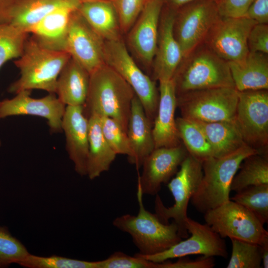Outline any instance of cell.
<instances>
[{
	"label": "cell",
	"mask_w": 268,
	"mask_h": 268,
	"mask_svg": "<svg viewBox=\"0 0 268 268\" xmlns=\"http://www.w3.org/2000/svg\"><path fill=\"white\" fill-rule=\"evenodd\" d=\"M134 95L130 85L104 64L90 73L87 96L83 106L84 113L87 118L93 114L110 117L127 133Z\"/></svg>",
	"instance_id": "obj_1"
},
{
	"label": "cell",
	"mask_w": 268,
	"mask_h": 268,
	"mask_svg": "<svg viewBox=\"0 0 268 268\" xmlns=\"http://www.w3.org/2000/svg\"><path fill=\"white\" fill-rule=\"evenodd\" d=\"M70 58L67 52L48 49L32 37L28 38L22 55L14 62L20 76L9 86L8 91L15 94L38 89L56 94L58 77Z\"/></svg>",
	"instance_id": "obj_2"
},
{
	"label": "cell",
	"mask_w": 268,
	"mask_h": 268,
	"mask_svg": "<svg viewBox=\"0 0 268 268\" xmlns=\"http://www.w3.org/2000/svg\"><path fill=\"white\" fill-rule=\"evenodd\" d=\"M259 154L247 144L221 157H210L202 162L203 176L191 202L204 213L230 200L232 180L242 161L248 156Z\"/></svg>",
	"instance_id": "obj_3"
},
{
	"label": "cell",
	"mask_w": 268,
	"mask_h": 268,
	"mask_svg": "<svg viewBox=\"0 0 268 268\" xmlns=\"http://www.w3.org/2000/svg\"><path fill=\"white\" fill-rule=\"evenodd\" d=\"M172 79L176 96L199 89L235 88L228 62L203 43L183 58Z\"/></svg>",
	"instance_id": "obj_4"
},
{
	"label": "cell",
	"mask_w": 268,
	"mask_h": 268,
	"mask_svg": "<svg viewBox=\"0 0 268 268\" xmlns=\"http://www.w3.org/2000/svg\"><path fill=\"white\" fill-rule=\"evenodd\" d=\"M139 210L136 215L126 214L116 218L113 225L129 234L142 255H151L163 252L182 240L177 224L173 221L161 222L155 213L146 210L142 193L137 190Z\"/></svg>",
	"instance_id": "obj_5"
},
{
	"label": "cell",
	"mask_w": 268,
	"mask_h": 268,
	"mask_svg": "<svg viewBox=\"0 0 268 268\" xmlns=\"http://www.w3.org/2000/svg\"><path fill=\"white\" fill-rule=\"evenodd\" d=\"M180 167L175 177L167 185L174 200V204L166 207L157 194L154 209L156 215L163 223L168 224L169 219H173L178 226L180 236L187 238L189 233L185 223L188 204L201 183L203 171L202 162L189 153Z\"/></svg>",
	"instance_id": "obj_6"
},
{
	"label": "cell",
	"mask_w": 268,
	"mask_h": 268,
	"mask_svg": "<svg viewBox=\"0 0 268 268\" xmlns=\"http://www.w3.org/2000/svg\"><path fill=\"white\" fill-rule=\"evenodd\" d=\"M238 99L235 88L202 89L177 96V107L182 117L193 121H234Z\"/></svg>",
	"instance_id": "obj_7"
},
{
	"label": "cell",
	"mask_w": 268,
	"mask_h": 268,
	"mask_svg": "<svg viewBox=\"0 0 268 268\" xmlns=\"http://www.w3.org/2000/svg\"><path fill=\"white\" fill-rule=\"evenodd\" d=\"M104 59L105 64L116 71L132 88L153 126L159 98L155 81L139 68L121 38L105 41Z\"/></svg>",
	"instance_id": "obj_8"
},
{
	"label": "cell",
	"mask_w": 268,
	"mask_h": 268,
	"mask_svg": "<svg viewBox=\"0 0 268 268\" xmlns=\"http://www.w3.org/2000/svg\"><path fill=\"white\" fill-rule=\"evenodd\" d=\"M234 122L246 144L268 157V89L238 91Z\"/></svg>",
	"instance_id": "obj_9"
},
{
	"label": "cell",
	"mask_w": 268,
	"mask_h": 268,
	"mask_svg": "<svg viewBox=\"0 0 268 268\" xmlns=\"http://www.w3.org/2000/svg\"><path fill=\"white\" fill-rule=\"evenodd\" d=\"M204 214L205 223L222 238L258 245L268 239L264 224L246 207L231 200Z\"/></svg>",
	"instance_id": "obj_10"
},
{
	"label": "cell",
	"mask_w": 268,
	"mask_h": 268,
	"mask_svg": "<svg viewBox=\"0 0 268 268\" xmlns=\"http://www.w3.org/2000/svg\"><path fill=\"white\" fill-rule=\"evenodd\" d=\"M220 16L217 0L193 1L176 10L173 31L183 58L203 42Z\"/></svg>",
	"instance_id": "obj_11"
},
{
	"label": "cell",
	"mask_w": 268,
	"mask_h": 268,
	"mask_svg": "<svg viewBox=\"0 0 268 268\" xmlns=\"http://www.w3.org/2000/svg\"><path fill=\"white\" fill-rule=\"evenodd\" d=\"M186 228L191 236L180 241L168 249L153 255L138 256L151 262L160 263L174 258L192 255L204 257H228L225 241L206 223L201 224L188 217Z\"/></svg>",
	"instance_id": "obj_12"
},
{
	"label": "cell",
	"mask_w": 268,
	"mask_h": 268,
	"mask_svg": "<svg viewBox=\"0 0 268 268\" xmlns=\"http://www.w3.org/2000/svg\"><path fill=\"white\" fill-rule=\"evenodd\" d=\"M257 23L245 16H220L209 29L203 43L228 62L240 60L249 52L248 36Z\"/></svg>",
	"instance_id": "obj_13"
},
{
	"label": "cell",
	"mask_w": 268,
	"mask_h": 268,
	"mask_svg": "<svg viewBox=\"0 0 268 268\" xmlns=\"http://www.w3.org/2000/svg\"><path fill=\"white\" fill-rule=\"evenodd\" d=\"M188 154L182 143L173 147L155 148L145 159L142 174L137 179V190L142 194L156 196L161 185L167 183L177 172Z\"/></svg>",
	"instance_id": "obj_14"
},
{
	"label": "cell",
	"mask_w": 268,
	"mask_h": 268,
	"mask_svg": "<svg viewBox=\"0 0 268 268\" xmlns=\"http://www.w3.org/2000/svg\"><path fill=\"white\" fill-rule=\"evenodd\" d=\"M104 42L77 9L72 13L68 29L66 51L89 73L105 64Z\"/></svg>",
	"instance_id": "obj_15"
},
{
	"label": "cell",
	"mask_w": 268,
	"mask_h": 268,
	"mask_svg": "<svg viewBox=\"0 0 268 268\" xmlns=\"http://www.w3.org/2000/svg\"><path fill=\"white\" fill-rule=\"evenodd\" d=\"M31 90H23L11 99L0 101V119L18 115L36 116L46 119L52 133L60 132L66 105L55 93L40 98L31 96Z\"/></svg>",
	"instance_id": "obj_16"
},
{
	"label": "cell",
	"mask_w": 268,
	"mask_h": 268,
	"mask_svg": "<svg viewBox=\"0 0 268 268\" xmlns=\"http://www.w3.org/2000/svg\"><path fill=\"white\" fill-rule=\"evenodd\" d=\"M176 10L166 6L162 9L156 50L152 62L154 80L172 79L183 59L181 48L173 31Z\"/></svg>",
	"instance_id": "obj_17"
},
{
	"label": "cell",
	"mask_w": 268,
	"mask_h": 268,
	"mask_svg": "<svg viewBox=\"0 0 268 268\" xmlns=\"http://www.w3.org/2000/svg\"><path fill=\"white\" fill-rule=\"evenodd\" d=\"M162 0H148L129 30L128 43L137 57L151 65L156 50Z\"/></svg>",
	"instance_id": "obj_18"
},
{
	"label": "cell",
	"mask_w": 268,
	"mask_h": 268,
	"mask_svg": "<svg viewBox=\"0 0 268 268\" xmlns=\"http://www.w3.org/2000/svg\"><path fill=\"white\" fill-rule=\"evenodd\" d=\"M66 150L76 172L87 175L88 155V119L83 106H67L63 118Z\"/></svg>",
	"instance_id": "obj_19"
},
{
	"label": "cell",
	"mask_w": 268,
	"mask_h": 268,
	"mask_svg": "<svg viewBox=\"0 0 268 268\" xmlns=\"http://www.w3.org/2000/svg\"><path fill=\"white\" fill-rule=\"evenodd\" d=\"M159 103L152 126L155 148L182 143L176 124L177 96L173 79L159 81Z\"/></svg>",
	"instance_id": "obj_20"
},
{
	"label": "cell",
	"mask_w": 268,
	"mask_h": 268,
	"mask_svg": "<svg viewBox=\"0 0 268 268\" xmlns=\"http://www.w3.org/2000/svg\"><path fill=\"white\" fill-rule=\"evenodd\" d=\"M127 135L132 150V155L128 161L138 170L145 159L155 149V145L152 125L135 94L132 102Z\"/></svg>",
	"instance_id": "obj_21"
},
{
	"label": "cell",
	"mask_w": 268,
	"mask_h": 268,
	"mask_svg": "<svg viewBox=\"0 0 268 268\" xmlns=\"http://www.w3.org/2000/svg\"><path fill=\"white\" fill-rule=\"evenodd\" d=\"M79 6L67 5L56 9L35 25L29 33L32 34V37L44 48L67 52V39L70 17Z\"/></svg>",
	"instance_id": "obj_22"
},
{
	"label": "cell",
	"mask_w": 268,
	"mask_h": 268,
	"mask_svg": "<svg viewBox=\"0 0 268 268\" xmlns=\"http://www.w3.org/2000/svg\"><path fill=\"white\" fill-rule=\"evenodd\" d=\"M228 63L237 91L268 89L267 54L249 52L244 58Z\"/></svg>",
	"instance_id": "obj_23"
},
{
	"label": "cell",
	"mask_w": 268,
	"mask_h": 268,
	"mask_svg": "<svg viewBox=\"0 0 268 268\" xmlns=\"http://www.w3.org/2000/svg\"><path fill=\"white\" fill-rule=\"evenodd\" d=\"M90 73L70 57L57 80L56 94L66 106H83L87 96Z\"/></svg>",
	"instance_id": "obj_24"
},
{
	"label": "cell",
	"mask_w": 268,
	"mask_h": 268,
	"mask_svg": "<svg viewBox=\"0 0 268 268\" xmlns=\"http://www.w3.org/2000/svg\"><path fill=\"white\" fill-rule=\"evenodd\" d=\"M77 10L104 41L121 38L120 21L111 0L82 3Z\"/></svg>",
	"instance_id": "obj_25"
},
{
	"label": "cell",
	"mask_w": 268,
	"mask_h": 268,
	"mask_svg": "<svg viewBox=\"0 0 268 268\" xmlns=\"http://www.w3.org/2000/svg\"><path fill=\"white\" fill-rule=\"evenodd\" d=\"M88 155L87 175L90 180L108 171L116 157L103 134L100 117L93 114L88 117Z\"/></svg>",
	"instance_id": "obj_26"
},
{
	"label": "cell",
	"mask_w": 268,
	"mask_h": 268,
	"mask_svg": "<svg viewBox=\"0 0 268 268\" xmlns=\"http://www.w3.org/2000/svg\"><path fill=\"white\" fill-rule=\"evenodd\" d=\"M80 4L79 0H17L11 11L9 22L29 34L35 25L56 9Z\"/></svg>",
	"instance_id": "obj_27"
},
{
	"label": "cell",
	"mask_w": 268,
	"mask_h": 268,
	"mask_svg": "<svg viewBox=\"0 0 268 268\" xmlns=\"http://www.w3.org/2000/svg\"><path fill=\"white\" fill-rule=\"evenodd\" d=\"M194 122L204 134L214 157L228 155L246 145L234 121Z\"/></svg>",
	"instance_id": "obj_28"
},
{
	"label": "cell",
	"mask_w": 268,
	"mask_h": 268,
	"mask_svg": "<svg viewBox=\"0 0 268 268\" xmlns=\"http://www.w3.org/2000/svg\"><path fill=\"white\" fill-rule=\"evenodd\" d=\"M268 184V157L259 154L246 157L235 175L230 187L236 193L249 186Z\"/></svg>",
	"instance_id": "obj_29"
},
{
	"label": "cell",
	"mask_w": 268,
	"mask_h": 268,
	"mask_svg": "<svg viewBox=\"0 0 268 268\" xmlns=\"http://www.w3.org/2000/svg\"><path fill=\"white\" fill-rule=\"evenodd\" d=\"M178 134L188 153L201 162L213 157L211 146L201 129L194 121L176 119Z\"/></svg>",
	"instance_id": "obj_30"
},
{
	"label": "cell",
	"mask_w": 268,
	"mask_h": 268,
	"mask_svg": "<svg viewBox=\"0 0 268 268\" xmlns=\"http://www.w3.org/2000/svg\"><path fill=\"white\" fill-rule=\"evenodd\" d=\"M243 205L263 224L268 222V184L249 186L230 198Z\"/></svg>",
	"instance_id": "obj_31"
},
{
	"label": "cell",
	"mask_w": 268,
	"mask_h": 268,
	"mask_svg": "<svg viewBox=\"0 0 268 268\" xmlns=\"http://www.w3.org/2000/svg\"><path fill=\"white\" fill-rule=\"evenodd\" d=\"M28 34L10 22L0 23V68L21 56Z\"/></svg>",
	"instance_id": "obj_32"
},
{
	"label": "cell",
	"mask_w": 268,
	"mask_h": 268,
	"mask_svg": "<svg viewBox=\"0 0 268 268\" xmlns=\"http://www.w3.org/2000/svg\"><path fill=\"white\" fill-rule=\"evenodd\" d=\"M232 253L227 268H260L262 258L259 245L230 239Z\"/></svg>",
	"instance_id": "obj_33"
},
{
	"label": "cell",
	"mask_w": 268,
	"mask_h": 268,
	"mask_svg": "<svg viewBox=\"0 0 268 268\" xmlns=\"http://www.w3.org/2000/svg\"><path fill=\"white\" fill-rule=\"evenodd\" d=\"M18 264L26 268H98V261H86L56 255L43 257L30 253Z\"/></svg>",
	"instance_id": "obj_34"
},
{
	"label": "cell",
	"mask_w": 268,
	"mask_h": 268,
	"mask_svg": "<svg viewBox=\"0 0 268 268\" xmlns=\"http://www.w3.org/2000/svg\"><path fill=\"white\" fill-rule=\"evenodd\" d=\"M29 253L25 246L13 236L6 226H0V268L18 264Z\"/></svg>",
	"instance_id": "obj_35"
},
{
	"label": "cell",
	"mask_w": 268,
	"mask_h": 268,
	"mask_svg": "<svg viewBox=\"0 0 268 268\" xmlns=\"http://www.w3.org/2000/svg\"><path fill=\"white\" fill-rule=\"evenodd\" d=\"M103 134L107 143L116 154L132 155L127 133L114 119L106 116H99Z\"/></svg>",
	"instance_id": "obj_36"
},
{
	"label": "cell",
	"mask_w": 268,
	"mask_h": 268,
	"mask_svg": "<svg viewBox=\"0 0 268 268\" xmlns=\"http://www.w3.org/2000/svg\"><path fill=\"white\" fill-rule=\"evenodd\" d=\"M117 12L121 31L127 32L132 27L148 0H111Z\"/></svg>",
	"instance_id": "obj_37"
},
{
	"label": "cell",
	"mask_w": 268,
	"mask_h": 268,
	"mask_svg": "<svg viewBox=\"0 0 268 268\" xmlns=\"http://www.w3.org/2000/svg\"><path fill=\"white\" fill-rule=\"evenodd\" d=\"M155 263L134 254L130 256L115 252L106 259L98 261V268H155Z\"/></svg>",
	"instance_id": "obj_38"
},
{
	"label": "cell",
	"mask_w": 268,
	"mask_h": 268,
	"mask_svg": "<svg viewBox=\"0 0 268 268\" xmlns=\"http://www.w3.org/2000/svg\"><path fill=\"white\" fill-rule=\"evenodd\" d=\"M249 52L268 54V25L256 24L251 29L247 39Z\"/></svg>",
	"instance_id": "obj_39"
},
{
	"label": "cell",
	"mask_w": 268,
	"mask_h": 268,
	"mask_svg": "<svg viewBox=\"0 0 268 268\" xmlns=\"http://www.w3.org/2000/svg\"><path fill=\"white\" fill-rule=\"evenodd\" d=\"M215 265L213 257L202 256L196 260H192L185 257L179 258L174 263L165 261L156 263L155 268H212Z\"/></svg>",
	"instance_id": "obj_40"
},
{
	"label": "cell",
	"mask_w": 268,
	"mask_h": 268,
	"mask_svg": "<svg viewBox=\"0 0 268 268\" xmlns=\"http://www.w3.org/2000/svg\"><path fill=\"white\" fill-rule=\"evenodd\" d=\"M255 0H217L219 15L221 17L243 16Z\"/></svg>",
	"instance_id": "obj_41"
},
{
	"label": "cell",
	"mask_w": 268,
	"mask_h": 268,
	"mask_svg": "<svg viewBox=\"0 0 268 268\" xmlns=\"http://www.w3.org/2000/svg\"><path fill=\"white\" fill-rule=\"evenodd\" d=\"M245 16L257 23H268V0H255L245 13Z\"/></svg>",
	"instance_id": "obj_42"
},
{
	"label": "cell",
	"mask_w": 268,
	"mask_h": 268,
	"mask_svg": "<svg viewBox=\"0 0 268 268\" xmlns=\"http://www.w3.org/2000/svg\"><path fill=\"white\" fill-rule=\"evenodd\" d=\"M17 0H0V23L9 22L10 13Z\"/></svg>",
	"instance_id": "obj_43"
},
{
	"label": "cell",
	"mask_w": 268,
	"mask_h": 268,
	"mask_svg": "<svg viewBox=\"0 0 268 268\" xmlns=\"http://www.w3.org/2000/svg\"><path fill=\"white\" fill-rule=\"evenodd\" d=\"M262 265L264 268H268V239H266L259 244Z\"/></svg>",
	"instance_id": "obj_44"
},
{
	"label": "cell",
	"mask_w": 268,
	"mask_h": 268,
	"mask_svg": "<svg viewBox=\"0 0 268 268\" xmlns=\"http://www.w3.org/2000/svg\"><path fill=\"white\" fill-rule=\"evenodd\" d=\"M195 0H162L164 5L174 10H177L182 6Z\"/></svg>",
	"instance_id": "obj_45"
},
{
	"label": "cell",
	"mask_w": 268,
	"mask_h": 268,
	"mask_svg": "<svg viewBox=\"0 0 268 268\" xmlns=\"http://www.w3.org/2000/svg\"><path fill=\"white\" fill-rule=\"evenodd\" d=\"M81 3L85 2H94L97 1L105 0H79Z\"/></svg>",
	"instance_id": "obj_46"
},
{
	"label": "cell",
	"mask_w": 268,
	"mask_h": 268,
	"mask_svg": "<svg viewBox=\"0 0 268 268\" xmlns=\"http://www.w3.org/2000/svg\"><path fill=\"white\" fill-rule=\"evenodd\" d=\"M1 140L0 139V147L1 146Z\"/></svg>",
	"instance_id": "obj_47"
}]
</instances>
